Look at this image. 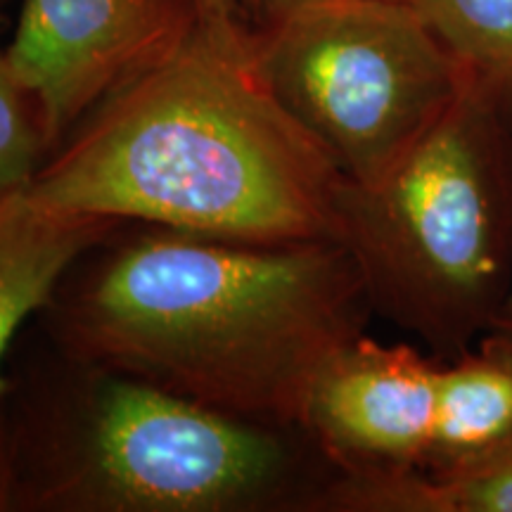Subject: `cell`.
<instances>
[{"mask_svg":"<svg viewBox=\"0 0 512 512\" xmlns=\"http://www.w3.org/2000/svg\"><path fill=\"white\" fill-rule=\"evenodd\" d=\"M69 366V375L12 377L17 512L313 510L337 472L302 427L238 418L119 370Z\"/></svg>","mask_w":512,"mask_h":512,"instance_id":"cell-3","label":"cell"},{"mask_svg":"<svg viewBox=\"0 0 512 512\" xmlns=\"http://www.w3.org/2000/svg\"><path fill=\"white\" fill-rule=\"evenodd\" d=\"M192 3H195L200 22H209V24L247 22L245 12H242L238 0H192Z\"/></svg>","mask_w":512,"mask_h":512,"instance_id":"cell-15","label":"cell"},{"mask_svg":"<svg viewBox=\"0 0 512 512\" xmlns=\"http://www.w3.org/2000/svg\"><path fill=\"white\" fill-rule=\"evenodd\" d=\"M370 313L337 240L247 242L138 223L83 256L41 316L67 361L302 427L318 370L363 335Z\"/></svg>","mask_w":512,"mask_h":512,"instance_id":"cell-1","label":"cell"},{"mask_svg":"<svg viewBox=\"0 0 512 512\" xmlns=\"http://www.w3.org/2000/svg\"><path fill=\"white\" fill-rule=\"evenodd\" d=\"M335 216L370 311L439 361L470 349L512 285V88L472 74L389 174L342 178Z\"/></svg>","mask_w":512,"mask_h":512,"instance_id":"cell-4","label":"cell"},{"mask_svg":"<svg viewBox=\"0 0 512 512\" xmlns=\"http://www.w3.org/2000/svg\"><path fill=\"white\" fill-rule=\"evenodd\" d=\"M197 22L192 0H22L5 53L55 152L102 102L174 55Z\"/></svg>","mask_w":512,"mask_h":512,"instance_id":"cell-6","label":"cell"},{"mask_svg":"<svg viewBox=\"0 0 512 512\" xmlns=\"http://www.w3.org/2000/svg\"><path fill=\"white\" fill-rule=\"evenodd\" d=\"M53 155L46 119L0 46V200L27 190Z\"/></svg>","mask_w":512,"mask_h":512,"instance_id":"cell-12","label":"cell"},{"mask_svg":"<svg viewBox=\"0 0 512 512\" xmlns=\"http://www.w3.org/2000/svg\"><path fill=\"white\" fill-rule=\"evenodd\" d=\"M512 446V361L477 344L439 361L427 472H451Z\"/></svg>","mask_w":512,"mask_h":512,"instance_id":"cell-9","label":"cell"},{"mask_svg":"<svg viewBox=\"0 0 512 512\" xmlns=\"http://www.w3.org/2000/svg\"><path fill=\"white\" fill-rule=\"evenodd\" d=\"M238 3L245 15H252L254 22H261V19L275 15V12L297 8V5L304 3H313V0H238Z\"/></svg>","mask_w":512,"mask_h":512,"instance_id":"cell-16","label":"cell"},{"mask_svg":"<svg viewBox=\"0 0 512 512\" xmlns=\"http://www.w3.org/2000/svg\"><path fill=\"white\" fill-rule=\"evenodd\" d=\"M316 512H512V446L451 472H335Z\"/></svg>","mask_w":512,"mask_h":512,"instance_id":"cell-10","label":"cell"},{"mask_svg":"<svg viewBox=\"0 0 512 512\" xmlns=\"http://www.w3.org/2000/svg\"><path fill=\"white\" fill-rule=\"evenodd\" d=\"M342 176L278 105L247 22H197L88 114L27 192L62 214L247 242L335 240Z\"/></svg>","mask_w":512,"mask_h":512,"instance_id":"cell-2","label":"cell"},{"mask_svg":"<svg viewBox=\"0 0 512 512\" xmlns=\"http://www.w3.org/2000/svg\"><path fill=\"white\" fill-rule=\"evenodd\" d=\"M439 358L358 335L318 370L302 427L337 472L425 467L437 408Z\"/></svg>","mask_w":512,"mask_h":512,"instance_id":"cell-7","label":"cell"},{"mask_svg":"<svg viewBox=\"0 0 512 512\" xmlns=\"http://www.w3.org/2000/svg\"><path fill=\"white\" fill-rule=\"evenodd\" d=\"M477 344H484V347L494 349L512 361V285L494 323H491V328L486 330V335Z\"/></svg>","mask_w":512,"mask_h":512,"instance_id":"cell-14","label":"cell"},{"mask_svg":"<svg viewBox=\"0 0 512 512\" xmlns=\"http://www.w3.org/2000/svg\"><path fill=\"white\" fill-rule=\"evenodd\" d=\"M249 38L268 91L351 183L411 155L472 76L408 0H313Z\"/></svg>","mask_w":512,"mask_h":512,"instance_id":"cell-5","label":"cell"},{"mask_svg":"<svg viewBox=\"0 0 512 512\" xmlns=\"http://www.w3.org/2000/svg\"><path fill=\"white\" fill-rule=\"evenodd\" d=\"M124 223L62 214L27 190L0 200V399L12 389L8 356L24 325L41 316L79 261Z\"/></svg>","mask_w":512,"mask_h":512,"instance_id":"cell-8","label":"cell"},{"mask_svg":"<svg viewBox=\"0 0 512 512\" xmlns=\"http://www.w3.org/2000/svg\"><path fill=\"white\" fill-rule=\"evenodd\" d=\"M0 512H17V448L8 394L0 399Z\"/></svg>","mask_w":512,"mask_h":512,"instance_id":"cell-13","label":"cell"},{"mask_svg":"<svg viewBox=\"0 0 512 512\" xmlns=\"http://www.w3.org/2000/svg\"><path fill=\"white\" fill-rule=\"evenodd\" d=\"M463 67L512 88V0H408Z\"/></svg>","mask_w":512,"mask_h":512,"instance_id":"cell-11","label":"cell"}]
</instances>
